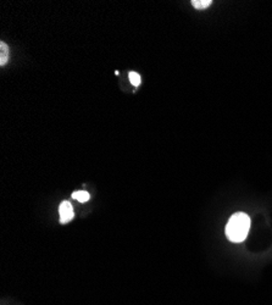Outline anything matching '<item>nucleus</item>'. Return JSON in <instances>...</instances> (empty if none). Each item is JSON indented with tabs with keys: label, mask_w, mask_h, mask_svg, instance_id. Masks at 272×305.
Wrapping results in <instances>:
<instances>
[{
	"label": "nucleus",
	"mask_w": 272,
	"mask_h": 305,
	"mask_svg": "<svg viewBox=\"0 0 272 305\" xmlns=\"http://www.w3.org/2000/svg\"><path fill=\"white\" fill-rule=\"evenodd\" d=\"M72 198L79 200L80 203H86L89 200V193L86 190H77V192L72 193Z\"/></svg>",
	"instance_id": "nucleus-4"
},
{
	"label": "nucleus",
	"mask_w": 272,
	"mask_h": 305,
	"mask_svg": "<svg viewBox=\"0 0 272 305\" xmlns=\"http://www.w3.org/2000/svg\"><path fill=\"white\" fill-rule=\"evenodd\" d=\"M130 81L134 87H138L140 85V76L137 72H134V71H131V72H130Z\"/></svg>",
	"instance_id": "nucleus-6"
},
{
	"label": "nucleus",
	"mask_w": 272,
	"mask_h": 305,
	"mask_svg": "<svg viewBox=\"0 0 272 305\" xmlns=\"http://www.w3.org/2000/svg\"><path fill=\"white\" fill-rule=\"evenodd\" d=\"M8 59H9V48L7 46V43L2 42V43H0V65L4 66V65L8 62Z\"/></svg>",
	"instance_id": "nucleus-3"
},
{
	"label": "nucleus",
	"mask_w": 272,
	"mask_h": 305,
	"mask_svg": "<svg viewBox=\"0 0 272 305\" xmlns=\"http://www.w3.org/2000/svg\"><path fill=\"white\" fill-rule=\"evenodd\" d=\"M250 217L244 212H236L226 225V236L233 243H241L247 238L250 230Z\"/></svg>",
	"instance_id": "nucleus-1"
},
{
	"label": "nucleus",
	"mask_w": 272,
	"mask_h": 305,
	"mask_svg": "<svg viewBox=\"0 0 272 305\" xmlns=\"http://www.w3.org/2000/svg\"><path fill=\"white\" fill-rule=\"evenodd\" d=\"M59 215H60V222L61 223H67L73 219L74 212L73 208L71 205L70 202L64 200L59 206Z\"/></svg>",
	"instance_id": "nucleus-2"
},
{
	"label": "nucleus",
	"mask_w": 272,
	"mask_h": 305,
	"mask_svg": "<svg viewBox=\"0 0 272 305\" xmlns=\"http://www.w3.org/2000/svg\"><path fill=\"white\" fill-rule=\"evenodd\" d=\"M211 4H213L211 0H193L192 2L193 8L198 9V10H204V9L210 7Z\"/></svg>",
	"instance_id": "nucleus-5"
}]
</instances>
